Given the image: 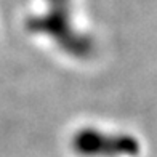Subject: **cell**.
<instances>
[{
  "instance_id": "6da1fadb",
  "label": "cell",
  "mask_w": 157,
  "mask_h": 157,
  "mask_svg": "<svg viewBox=\"0 0 157 157\" xmlns=\"http://www.w3.org/2000/svg\"><path fill=\"white\" fill-rule=\"evenodd\" d=\"M71 6V0H47V11L27 19V29L55 40L67 55L82 58L91 50V45L74 27Z\"/></svg>"
}]
</instances>
